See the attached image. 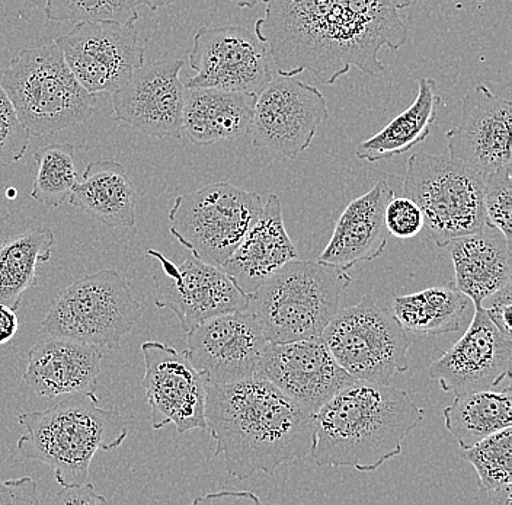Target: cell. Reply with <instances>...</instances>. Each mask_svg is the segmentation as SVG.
Here are the masks:
<instances>
[{"label": "cell", "instance_id": "d590c367", "mask_svg": "<svg viewBox=\"0 0 512 505\" xmlns=\"http://www.w3.org/2000/svg\"><path fill=\"white\" fill-rule=\"evenodd\" d=\"M384 225L395 238H414L424 228V214L411 198L393 196L384 210Z\"/></svg>", "mask_w": 512, "mask_h": 505}, {"label": "cell", "instance_id": "ac0fdd59", "mask_svg": "<svg viewBox=\"0 0 512 505\" xmlns=\"http://www.w3.org/2000/svg\"><path fill=\"white\" fill-rule=\"evenodd\" d=\"M511 364L512 337L499 331L479 305L466 334L431 364L428 373L444 392L457 396L495 389L510 379Z\"/></svg>", "mask_w": 512, "mask_h": 505}, {"label": "cell", "instance_id": "603a6c76", "mask_svg": "<svg viewBox=\"0 0 512 505\" xmlns=\"http://www.w3.org/2000/svg\"><path fill=\"white\" fill-rule=\"evenodd\" d=\"M393 196L387 177H383L364 196L352 200L339 216L318 261L348 271L358 262L379 258L387 244L384 210Z\"/></svg>", "mask_w": 512, "mask_h": 505}, {"label": "cell", "instance_id": "5b68a950", "mask_svg": "<svg viewBox=\"0 0 512 505\" xmlns=\"http://www.w3.org/2000/svg\"><path fill=\"white\" fill-rule=\"evenodd\" d=\"M347 271L320 261H288L251 297L254 313L268 343L319 338L339 310L351 286Z\"/></svg>", "mask_w": 512, "mask_h": 505}, {"label": "cell", "instance_id": "8d00e7d4", "mask_svg": "<svg viewBox=\"0 0 512 505\" xmlns=\"http://www.w3.org/2000/svg\"><path fill=\"white\" fill-rule=\"evenodd\" d=\"M38 485L30 476L0 481V505H38Z\"/></svg>", "mask_w": 512, "mask_h": 505}, {"label": "cell", "instance_id": "e575fe53", "mask_svg": "<svg viewBox=\"0 0 512 505\" xmlns=\"http://www.w3.org/2000/svg\"><path fill=\"white\" fill-rule=\"evenodd\" d=\"M30 137L0 85V169L21 161L27 152Z\"/></svg>", "mask_w": 512, "mask_h": 505}, {"label": "cell", "instance_id": "b9f144b4", "mask_svg": "<svg viewBox=\"0 0 512 505\" xmlns=\"http://www.w3.org/2000/svg\"><path fill=\"white\" fill-rule=\"evenodd\" d=\"M140 3H143V5H146L147 8L152 9V11H158L160 8L172 5V3H175V0H140Z\"/></svg>", "mask_w": 512, "mask_h": 505}, {"label": "cell", "instance_id": "f546056e", "mask_svg": "<svg viewBox=\"0 0 512 505\" xmlns=\"http://www.w3.org/2000/svg\"><path fill=\"white\" fill-rule=\"evenodd\" d=\"M511 388L502 391L467 392L457 395L453 404L444 408L446 428L463 450L480 440L511 427Z\"/></svg>", "mask_w": 512, "mask_h": 505}, {"label": "cell", "instance_id": "4316f807", "mask_svg": "<svg viewBox=\"0 0 512 505\" xmlns=\"http://www.w3.org/2000/svg\"><path fill=\"white\" fill-rule=\"evenodd\" d=\"M418 85L414 104L393 118L379 133L358 145L355 150L358 159L373 163L395 158L414 149L430 136L440 104V98L435 92L437 85L430 78L419 79Z\"/></svg>", "mask_w": 512, "mask_h": 505}, {"label": "cell", "instance_id": "cb8c5ba5", "mask_svg": "<svg viewBox=\"0 0 512 505\" xmlns=\"http://www.w3.org/2000/svg\"><path fill=\"white\" fill-rule=\"evenodd\" d=\"M454 286L475 306L511 283V242L492 226L450 242Z\"/></svg>", "mask_w": 512, "mask_h": 505}, {"label": "cell", "instance_id": "5bb4252c", "mask_svg": "<svg viewBox=\"0 0 512 505\" xmlns=\"http://www.w3.org/2000/svg\"><path fill=\"white\" fill-rule=\"evenodd\" d=\"M147 255L159 267L153 276L155 305L171 309L185 332L214 316L248 309L249 297L222 268L201 261L191 252L178 264L155 249H149Z\"/></svg>", "mask_w": 512, "mask_h": 505}, {"label": "cell", "instance_id": "d6a6232c", "mask_svg": "<svg viewBox=\"0 0 512 505\" xmlns=\"http://www.w3.org/2000/svg\"><path fill=\"white\" fill-rule=\"evenodd\" d=\"M140 0H46L44 14L54 22L114 21L134 24Z\"/></svg>", "mask_w": 512, "mask_h": 505}, {"label": "cell", "instance_id": "484cf974", "mask_svg": "<svg viewBox=\"0 0 512 505\" xmlns=\"http://www.w3.org/2000/svg\"><path fill=\"white\" fill-rule=\"evenodd\" d=\"M136 198V188L121 163L96 161L86 166L69 203L110 228H133Z\"/></svg>", "mask_w": 512, "mask_h": 505}, {"label": "cell", "instance_id": "7402d4cb", "mask_svg": "<svg viewBox=\"0 0 512 505\" xmlns=\"http://www.w3.org/2000/svg\"><path fill=\"white\" fill-rule=\"evenodd\" d=\"M296 258L299 251L284 225L280 198L270 194L254 225L220 268L240 292L251 297L275 271Z\"/></svg>", "mask_w": 512, "mask_h": 505}, {"label": "cell", "instance_id": "6da1fadb", "mask_svg": "<svg viewBox=\"0 0 512 505\" xmlns=\"http://www.w3.org/2000/svg\"><path fill=\"white\" fill-rule=\"evenodd\" d=\"M409 6L411 0H265L255 35L280 75L310 72L334 85L352 67L370 76L383 72L380 51L408 43L399 12Z\"/></svg>", "mask_w": 512, "mask_h": 505}, {"label": "cell", "instance_id": "d6986e66", "mask_svg": "<svg viewBox=\"0 0 512 505\" xmlns=\"http://www.w3.org/2000/svg\"><path fill=\"white\" fill-rule=\"evenodd\" d=\"M184 60L144 63L131 81L112 92L115 118L150 137L181 136L185 85L179 78Z\"/></svg>", "mask_w": 512, "mask_h": 505}, {"label": "cell", "instance_id": "277c9868", "mask_svg": "<svg viewBox=\"0 0 512 505\" xmlns=\"http://www.w3.org/2000/svg\"><path fill=\"white\" fill-rule=\"evenodd\" d=\"M16 420L25 428L19 453L50 466L60 487L88 482L96 453L117 449L128 434L123 415L101 408L94 391L63 396L53 407Z\"/></svg>", "mask_w": 512, "mask_h": 505}, {"label": "cell", "instance_id": "83f0119b", "mask_svg": "<svg viewBox=\"0 0 512 505\" xmlns=\"http://www.w3.org/2000/svg\"><path fill=\"white\" fill-rule=\"evenodd\" d=\"M56 236L47 226L28 229L0 244V303L18 309L25 292L38 284V267L53 255Z\"/></svg>", "mask_w": 512, "mask_h": 505}, {"label": "cell", "instance_id": "ffe728a7", "mask_svg": "<svg viewBox=\"0 0 512 505\" xmlns=\"http://www.w3.org/2000/svg\"><path fill=\"white\" fill-rule=\"evenodd\" d=\"M511 127V101L479 83L463 98L459 124L447 131L450 159L483 175L511 166Z\"/></svg>", "mask_w": 512, "mask_h": 505}, {"label": "cell", "instance_id": "4fadbf2b", "mask_svg": "<svg viewBox=\"0 0 512 505\" xmlns=\"http://www.w3.org/2000/svg\"><path fill=\"white\" fill-rule=\"evenodd\" d=\"M326 118L328 102L316 86L275 73L256 97L249 134L255 147L296 159L312 145Z\"/></svg>", "mask_w": 512, "mask_h": 505}, {"label": "cell", "instance_id": "8992f818", "mask_svg": "<svg viewBox=\"0 0 512 505\" xmlns=\"http://www.w3.org/2000/svg\"><path fill=\"white\" fill-rule=\"evenodd\" d=\"M0 85L30 136L78 126L95 111L96 95L80 85L56 43L22 50L0 73Z\"/></svg>", "mask_w": 512, "mask_h": 505}, {"label": "cell", "instance_id": "7bdbcfd3", "mask_svg": "<svg viewBox=\"0 0 512 505\" xmlns=\"http://www.w3.org/2000/svg\"><path fill=\"white\" fill-rule=\"evenodd\" d=\"M239 8L254 9L259 3H265V0H232Z\"/></svg>", "mask_w": 512, "mask_h": 505}, {"label": "cell", "instance_id": "44dd1931", "mask_svg": "<svg viewBox=\"0 0 512 505\" xmlns=\"http://www.w3.org/2000/svg\"><path fill=\"white\" fill-rule=\"evenodd\" d=\"M104 348L64 337H46L28 354L24 382L43 398H63L92 392L96 386Z\"/></svg>", "mask_w": 512, "mask_h": 505}, {"label": "cell", "instance_id": "836d02e7", "mask_svg": "<svg viewBox=\"0 0 512 505\" xmlns=\"http://www.w3.org/2000/svg\"><path fill=\"white\" fill-rule=\"evenodd\" d=\"M483 212L488 226L512 238V165L485 175Z\"/></svg>", "mask_w": 512, "mask_h": 505}, {"label": "cell", "instance_id": "9a60e30c", "mask_svg": "<svg viewBox=\"0 0 512 505\" xmlns=\"http://www.w3.org/2000/svg\"><path fill=\"white\" fill-rule=\"evenodd\" d=\"M268 344L254 313L243 309L190 329L185 353L207 385H226L255 376Z\"/></svg>", "mask_w": 512, "mask_h": 505}, {"label": "cell", "instance_id": "f35d334b", "mask_svg": "<svg viewBox=\"0 0 512 505\" xmlns=\"http://www.w3.org/2000/svg\"><path fill=\"white\" fill-rule=\"evenodd\" d=\"M53 504L59 505H99L107 504V498L96 492L94 485L85 484L64 485L59 492H56Z\"/></svg>", "mask_w": 512, "mask_h": 505}, {"label": "cell", "instance_id": "30bf717a", "mask_svg": "<svg viewBox=\"0 0 512 505\" xmlns=\"http://www.w3.org/2000/svg\"><path fill=\"white\" fill-rule=\"evenodd\" d=\"M261 196L229 182H213L176 197L169 232L207 264L222 267L262 210Z\"/></svg>", "mask_w": 512, "mask_h": 505}, {"label": "cell", "instance_id": "74e56055", "mask_svg": "<svg viewBox=\"0 0 512 505\" xmlns=\"http://www.w3.org/2000/svg\"><path fill=\"white\" fill-rule=\"evenodd\" d=\"M511 284H505L501 290L483 300L482 308L485 309L486 315L494 322L496 328L504 334L512 337L511 328V310H512V293Z\"/></svg>", "mask_w": 512, "mask_h": 505}, {"label": "cell", "instance_id": "2e32d148", "mask_svg": "<svg viewBox=\"0 0 512 505\" xmlns=\"http://www.w3.org/2000/svg\"><path fill=\"white\" fill-rule=\"evenodd\" d=\"M142 386L152 412L153 430L174 424L176 433L206 430L207 383L192 366L187 353L159 341L142 345Z\"/></svg>", "mask_w": 512, "mask_h": 505}, {"label": "cell", "instance_id": "1f68e13d", "mask_svg": "<svg viewBox=\"0 0 512 505\" xmlns=\"http://www.w3.org/2000/svg\"><path fill=\"white\" fill-rule=\"evenodd\" d=\"M37 175L32 182L31 198L43 206L56 209L67 203L78 182L75 147L70 143H54L35 153Z\"/></svg>", "mask_w": 512, "mask_h": 505}, {"label": "cell", "instance_id": "d4e9b609", "mask_svg": "<svg viewBox=\"0 0 512 505\" xmlns=\"http://www.w3.org/2000/svg\"><path fill=\"white\" fill-rule=\"evenodd\" d=\"M256 97L216 88H185L182 129L195 145L238 139L251 131Z\"/></svg>", "mask_w": 512, "mask_h": 505}, {"label": "cell", "instance_id": "ba28073f", "mask_svg": "<svg viewBox=\"0 0 512 505\" xmlns=\"http://www.w3.org/2000/svg\"><path fill=\"white\" fill-rule=\"evenodd\" d=\"M319 338L339 366L360 382L389 385L393 376L409 370L411 341L405 329L370 294L339 309Z\"/></svg>", "mask_w": 512, "mask_h": 505}, {"label": "cell", "instance_id": "f1b7e54d", "mask_svg": "<svg viewBox=\"0 0 512 505\" xmlns=\"http://www.w3.org/2000/svg\"><path fill=\"white\" fill-rule=\"evenodd\" d=\"M469 305V297L450 283L395 297L393 313L405 331L419 337H434L459 331Z\"/></svg>", "mask_w": 512, "mask_h": 505}, {"label": "cell", "instance_id": "7c38bea8", "mask_svg": "<svg viewBox=\"0 0 512 505\" xmlns=\"http://www.w3.org/2000/svg\"><path fill=\"white\" fill-rule=\"evenodd\" d=\"M56 44L80 85L94 95L123 88L146 60L134 24L79 22Z\"/></svg>", "mask_w": 512, "mask_h": 505}, {"label": "cell", "instance_id": "9c48e42d", "mask_svg": "<svg viewBox=\"0 0 512 505\" xmlns=\"http://www.w3.org/2000/svg\"><path fill=\"white\" fill-rule=\"evenodd\" d=\"M483 180L485 175L453 159L415 153L408 161L403 194L418 204L432 241L443 248L488 226Z\"/></svg>", "mask_w": 512, "mask_h": 505}, {"label": "cell", "instance_id": "60d3db41", "mask_svg": "<svg viewBox=\"0 0 512 505\" xmlns=\"http://www.w3.org/2000/svg\"><path fill=\"white\" fill-rule=\"evenodd\" d=\"M19 331V318L15 309L0 303V345L11 343Z\"/></svg>", "mask_w": 512, "mask_h": 505}, {"label": "cell", "instance_id": "4dcf8cb0", "mask_svg": "<svg viewBox=\"0 0 512 505\" xmlns=\"http://www.w3.org/2000/svg\"><path fill=\"white\" fill-rule=\"evenodd\" d=\"M479 476V501L512 504V428H504L463 452Z\"/></svg>", "mask_w": 512, "mask_h": 505}, {"label": "cell", "instance_id": "ab89813d", "mask_svg": "<svg viewBox=\"0 0 512 505\" xmlns=\"http://www.w3.org/2000/svg\"><path fill=\"white\" fill-rule=\"evenodd\" d=\"M195 504H259L261 500L249 491H223L216 494H207L194 500Z\"/></svg>", "mask_w": 512, "mask_h": 505}, {"label": "cell", "instance_id": "7a4b0ae2", "mask_svg": "<svg viewBox=\"0 0 512 505\" xmlns=\"http://www.w3.org/2000/svg\"><path fill=\"white\" fill-rule=\"evenodd\" d=\"M204 414L214 456L223 455L227 473L240 481L310 455L313 415L265 377L207 385Z\"/></svg>", "mask_w": 512, "mask_h": 505}, {"label": "cell", "instance_id": "e0dca14e", "mask_svg": "<svg viewBox=\"0 0 512 505\" xmlns=\"http://www.w3.org/2000/svg\"><path fill=\"white\" fill-rule=\"evenodd\" d=\"M256 375L270 380L312 415L336 393L357 382L320 338L268 344Z\"/></svg>", "mask_w": 512, "mask_h": 505}, {"label": "cell", "instance_id": "ee69618b", "mask_svg": "<svg viewBox=\"0 0 512 505\" xmlns=\"http://www.w3.org/2000/svg\"><path fill=\"white\" fill-rule=\"evenodd\" d=\"M478 2H488V0H478Z\"/></svg>", "mask_w": 512, "mask_h": 505}, {"label": "cell", "instance_id": "8fae6325", "mask_svg": "<svg viewBox=\"0 0 512 505\" xmlns=\"http://www.w3.org/2000/svg\"><path fill=\"white\" fill-rule=\"evenodd\" d=\"M190 66L195 75L185 88H216L258 97L277 69L267 44L239 25L200 28L194 37Z\"/></svg>", "mask_w": 512, "mask_h": 505}, {"label": "cell", "instance_id": "52a82bcc", "mask_svg": "<svg viewBox=\"0 0 512 505\" xmlns=\"http://www.w3.org/2000/svg\"><path fill=\"white\" fill-rule=\"evenodd\" d=\"M130 284L117 270H101L73 281L54 299L41 331L102 348H118L142 316Z\"/></svg>", "mask_w": 512, "mask_h": 505}, {"label": "cell", "instance_id": "3957f363", "mask_svg": "<svg viewBox=\"0 0 512 505\" xmlns=\"http://www.w3.org/2000/svg\"><path fill=\"white\" fill-rule=\"evenodd\" d=\"M424 417L402 389L357 380L313 414L310 456L318 468L377 471L402 453Z\"/></svg>", "mask_w": 512, "mask_h": 505}]
</instances>
